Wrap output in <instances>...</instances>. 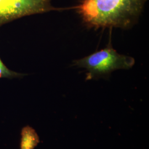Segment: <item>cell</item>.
Segmentation results:
<instances>
[{
    "mask_svg": "<svg viewBox=\"0 0 149 149\" xmlns=\"http://www.w3.org/2000/svg\"><path fill=\"white\" fill-rule=\"evenodd\" d=\"M147 0H84L77 7L86 24L95 28H127L138 19Z\"/></svg>",
    "mask_w": 149,
    "mask_h": 149,
    "instance_id": "cell-1",
    "label": "cell"
},
{
    "mask_svg": "<svg viewBox=\"0 0 149 149\" xmlns=\"http://www.w3.org/2000/svg\"><path fill=\"white\" fill-rule=\"evenodd\" d=\"M134 64L133 58L118 53L111 46L74 61V65L87 70V80L117 70L129 69Z\"/></svg>",
    "mask_w": 149,
    "mask_h": 149,
    "instance_id": "cell-2",
    "label": "cell"
},
{
    "mask_svg": "<svg viewBox=\"0 0 149 149\" xmlns=\"http://www.w3.org/2000/svg\"><path fill=\"white\" fill-rule=\"evenodd\" d=\"M54 9L51 0H0V26L24 16Z\"/></svg>",
    "mask_w": 149,
    "mask_h": 149,
    "instance_id": "cell-3",
    "label": "cell"
},
{
    "mask_svg": "<svg viewBox=\"0 0 149 149\" xmlns=\"http://www.w3.org/2000/svg\"><path fill=\"white\" fill-rule=\"evenodd\" d=\"M40 142L36 130L29 126L23 128L21 133V149H34Z\"/></svg>",
    "mask_w": 149,
    "mask_h": 149,
    "instance_id": "cell-4",
    "label": "cell"
},
{
    "mask_svg": "<svg viewBox=\"0 0 149 149\" xmlns=\"http://www.w3.org/2000/svg\"><path fill=\"white\" fill-rule=\"evenodd\" d=\"M26 74H23L15 72L9 69L4 64L0 58V79H14V78H21L26 76Z\"/></svg>",
    "mask_w": 149,
    "mask_h": 149,
    "instance_id": "cell-5",
    "label": "cell"
}]
</instances>
